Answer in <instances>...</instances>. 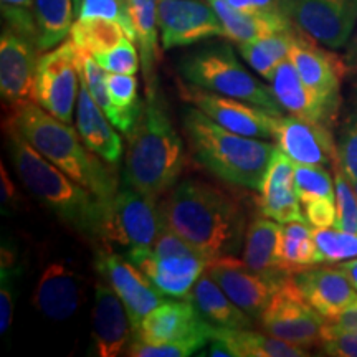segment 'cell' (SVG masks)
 Instances as JSON below:
<instances>
[{
    "label": "cell",
    "mask_w": 357,
    "mask_h": 357,
    "mask_svg": "<svg viewBox=\"0 0 357 357\" xmlns=\"http://www.w3.org/2000/svg\"><path fill=\"white\" fill-rule=\"evenodd\" d=\"M79 93L77 101L75 124L77 131L88 149L96 153L106 162L118 166L123 158V141L114 131L113 123L91 96L86 83L79 78Z\"/></svg>",
    "instance_id": "obj_25"
},
{
    "label": "cell",
    "mask_w": 357,
    "mask_h": 357,
    "mask_svg": "<svg viewBox=\"0 0 357 357\" xmlns=\"http://www.w3.org/2000/svg\"><path fill=\"white\" fill-rule=\"evenodd\" d=\"M187 300L195 306L207 323L215 328L252 329L255 326V319L236 306L207 271L194 284Z\"/></svg>",
    "instance_id": "obj_28"
},
{
    "label": "cell",
    "mask_w": 357,
    "mask_h": 357,
    "mask_svg": "<svg viewBox=\"0 0 357 357\" xmlns=\"http://www.w3.org/2000/svg\"><path fill=\"white\" fill-rule=\"evenodd\" d=\"M288 17L314 42L339 50L356 32L357 0H288Z\"/></svg>",
    "instance_id": "obj_10"
},
{
    "label": "cell",
    "mask_w": 357,
    "mask_h": 357,
    "mask_svg": "<svg viewBox=\"0 0 357 357\" xmlns=\"http://www.w3.org/2000/svg\"><path fill=\"white\" fill-rule=\"evenodd\" d=\"M316 255L318 248H316L314 235L306 220L281 223L278 260L283 270H287L288 273H296L307 266L316 265Z\"/></svg>",
    "instance_id": "obj_31"
},
{
    "label": "cell",
    "mask_w": 357,
    "mask_h": 357,
    "mask_svg": "<svg viewBox=\"0 0 357 357\" xmlns=\"http://www.w3.org/2000/svg\"><path fill=\"white\" fill-rule=\"evenodd\" d=\"M305 207L306 222L314 229L334 227L336 222V202L331 200H312L303 205Z\"/></svg>",
    "instance_id": "obj_47"
},
{
    "label": "cell",
    "mask_w": 357,
    "mask_h": 357,
    "mask_svg": "<svg viewBox=\"0 0 357 357\" xmlns=\"http://www.w3.org/2000/svg\"><path fill=\"white\" fill-rule=\"evenodd\" d=\"M341 123L337 131L339 164L351 182L357 181V82L352 84L351 95L342 109Z\"/></svg>",
    "instance_id": "obj_36"
},
{
    "label": "cell",
    "mask_w": 357,
    "mask_h": 357,
    "mask_svg": "<svg viewBox=\"0 0 357 357\" xmlns=\"http://www.w3.org/2000/svg\"><path fill=\"white\" fill-rule=\"evenodd\" d=\"M294 160L276 147L260 187L258 207L268 218L278 223L306 220L301 212V200L298 197L294 182Z\"/></svg>",
    "instance_id": "obj_21"
},
{
    "label": "cell",
    "mask_w": 357,
    "mask_h": 357,
    "mask_svg": "<svg viewBox=\"0 0 357 357\" xmlns=\"http://www.w3.org/2000/svg\"><path fill=\"white\" fill-rule=\"evenodd\" d=\"M319 347L328 356L357 357V334L339 329L326 321L324 337Z\"/></svg>",
    "instance_id": "obj_46"
},
{
    "label": "cell",
    "mask_w": 357,
    "mask_h": 357,
    "mask_svg": "<svg viewBox=\"0 0 357 357\" xmlns=\"http://www.w3.org/2000/svg\"><path fill=\"white\" fill-rule=\"evenodd\" d=\"M159 33L164 50L225 37L211 3L200 0H159Z\"/></svg>",
    "instance_id": "obj_14"
},
{
    "label": "cell",
    "mask_w": 357,
    "mask_h": 357,
    "mask_svg": "<svg viewBox=\"0 0 357 357\" xmlns=\"http://www.w3.org/2000/svg\"><path fill=\"white\" fill-rule=\"evenodd\" d=\"M337 266L344 271L346 276L352 283V287L357 289V258H351V260L341 261Z\"/></svg>",
    "instance_id": "obj_51"
},
{
    "label": "cell",
    "mask_w": 357,
    "mask_h": 357,
    "mask_svg": "<svg viewBox=\"0 0 357 357\" xmlns=\"http://www.w3.org/2000/svg\"><path fill=\"white\" fill-rule=\"evenodd\" d=\"M20 270L15 266V253L2 245V266H0V333L6 336L13 319V300H15V281Z\"/></svg>",
    "instance_id": "obj_43"
},
{
    "label": "cell",
    "mask_w": 357,
    "mask_h": 357,
    "mask_svg": "<svg viewBox=\"0 0 357 357\" xmlns=\"http://www.w3.org/2000/svg\"><path fill=\"white\" fill-rule=\"evenodd\" d=\"M289 58L296 66L303 83L329 108L341 113V84L349 71L344 58H339L331 48L314 42L301 30L294 38Z\"/></svg>",
    "instance_id": "obj_11"
},
{
    "label": "cell",
    "mask_w": 357,
    "mask_h": 357,
    "mask_svg": "<svg viewBox=\"0 0 357 357\" xmlns=\"http://www.w3.org/2000/svg\"><path fill=\"white\" fill-rule=\"evenodd\" d=\"M7 131L8 154L22 184L70 229L98 240L105 204L45 159L12 124Z\"/></svg>",
    "instance_id": "obj_4"
},
{
    "label": "cell",
    "mask_w": 357,
    "mask_h": 357,
    "mask_svg": "<svg viewBox=\"0 0 357 357\" xmlns=\"http://www.w3.org/2000/svg\"><path fill=\"white\" fill-rule=\"evenodd\" d=\"M79 83L77 45L71 38L38 58L35 101L66 124L73 123Z\"/></svg>",
    "instance_id": "obj_9"
},
{
    "label": "cell",
    "mask_w": 357,
    "mask_h": 357,
    "mask_svg": "<svg viewBox=\"0 0 357 357\" xmlns=\"http://www.w3.org/2000/svg\"><path fill=\"white\" fill-rule=\"evenodd\" d=\"M213 333H215V326L211 331L194 334V336L181 339V341L159 342V344L132 339L129 342L126 354L131 357H187L197 354V351L207 347L208 342L212 341Z\"/></svg>",
    "instance_id": "obj_37"
},
{
    "label": "cell",
    "mask_w": 357,
    "mask_h": 357,
    "mask_svg": "<svg viewBox=\"0 0 357 357\" xmlns=\"http://www.w3.org/2000/svg\"><path fill=\"white\" fill-rule=\"evenodd\" d=\"M213 326L207 323L189 300L164 301L142 319L139 331L132 339L144 342L181 341L194 334L211 331Z\"/></svg>",
    "instance_id": "obj_24"
},
{
    "label": "cell",
    "mask_w": 357,
    "mask_h": 357,
    "mask_svg": "<svg viewBox=\"0 0 357 357\" xmlns=\"http://www.w3.org/2000/svg\"><path fill=\"white\" fill-rule=\"evenodd\" d=\"M276 144L294 164L334 167L339 164L337 141L333 128L298 116H281L275 132Z\"/></svg>",
    "instance_id": "obj_17"
},
{
    "label": "cell",
    "mask_w": 357,
    "mask_h": 357,
    "mask_svg": "<svg viewBox=\"0 0 357 357\" xmlns=\"http://www.w3.org/2000/svg\"><path fill=\"white\" fill-rule=\"evenodd\" d=\"M17 200H19V194H17L15 184L8 177L6 164L2 160L0 162V204H2V213H8L12 208H15Z\"/></svg>",
    "instance_id": "obj_49"
},
{
    "label": "cell",
    "mask_w": 357,
    "mask_h": 357,
    "mask_svg": "<svg viewBox=\"0 0 357 357\" xmlns=\"http://www.w3.org/2000/svg\"><path fill=\"white\" fill-rule=\"evenodd\" d=\"M83 278L61 261L48 263L32 293V305L53 321L75 314L82 301Z\"/></svg>",
    "instance_id": "obj_22"
},
{
    "label": "cell",
    "mask_w": 357,
    "mask_h": 357,
    "mask_svg": "<svg viewBox=\"0 0 357 357\" xmlns=\"http://www.w3.org/2000/svg\"><path fill=\"white\" fill-rule=\"evenodd\" d=\"M77 63H78V73L79 78L86 83V86L91 93V96L95 98V101L100 105V108L105 111L106 116L109 118V121L113 123V126L118 129L119 132H123L124 136H131L134 131V124L119 111L111 101L109 93H108V71L95 60V56L91 53L82 50L77 47Z\"/></svg>",
    "instance_id": "obj_34"
},
{
    "label": "cell",
    "mask_w": 357,
    "mask_h": 357,
    "mask_svg": "<svg viewBox=\"0 0 357 357\" xmlns=\"http://www.w3.org/2000/svg\"><path fill=\"white\" fill-rule=\"evenodd\" d=\"M126 37L121 25L105 19H77L70 32L73 43L91 55L109 50Z\"/></svg>",
    "instance_id": "obj_35"
},
{
    "label": "cell",
    "mask_w": 357,
    "mask_h": 357,
    "mask_svg": "<svg viewBox=\"0 0 357 357\" xmlns=\"http://www.w3.org/2000/svg\"><path fill=\"white\" fill-rule=\"evenodd\" d=\"M227 3L242 12L284 13V15H288V0H227Z\"/></svg>",
    "instance_id": "obj_48"
},
{
    "label": "cell",
    "mask_w": 357,
    "mask_h": 357,
    "mask_svg": "<svg viewBox=\"0 0 357 357\" xmlns=\"http://www.w3.org/2000/svg\"><path fill=\"white\" fill-rule=\"evenodd\" d=\"M136 42L126 37L121 40L116 47L109 50L95 53V60L105 68L108 73H121V75H136L141 66L139 53H137Z\"/></svg>",
    "instance_id": "obj_45"
},
{
    "label": "cell",
    "mask_w": 357,
    "mask_h": 357,
    "mask_svg": "<svg viewBox=\"0 0 357 357\" xmlns=\"http://www.w3.org/2000/svg\"><path fill=\"white\" fill-rule=\"evenodd\" d=\"M2 19L8 29L37 45L38 29L35 19L33 0H0Z\"/></svg>",
    "instance_id": "obj_44"
},
{
    "label": "cell",
    "mask_w": 357,
    "mask_h": 357,
    "mask_svg": "<svg viewBox=\"0 0 357 357\" xmlns=\"http://www.w3.org/2000/svg\"><path fill=\"white\" fill-rule=\"evenodd\" d=\"M223 25L225 38L235 43L255 42L268 35L294 29L293 20L284 13L242 12L227 3V0H207Z\"/></svg>",
    "instance_id": "obj_27"
},
{
    "label": "cell",
    "mask_w": 357,
    "mask_h": 357,
    "mask_svg": "<svg viewBox=\"0 0 357 357\" xmlns=\"http://www.w3.org/2000/svg\"><path fill=\"white\" fill-rule=\"evenodd\" d=\"M160 220L208 260L236 255L245 242V212L231 195L208 182H177L159 204Z\"/></svg>",
    "instance_id": "obj_1"
},
{
    "label": "cell",
    "mask_w": 357,
    "mask_h": 357,
    "mask_svg": "<svg viewBox=\"0 0 357 357\" xmlns=\"http://www.w3.org/2000/svg\"><path fill=\"white\" fill-rule=\"evenodd\" d=\"M95 270L121 298L131 319L134 336L139 331L142 319L164 303V294H160L131 261L123 260L121 255L111 252L108 247L96 252Z\"/></svg>",
    "instance_id": "obj_13"
},
{
    "label": "cell",
    "mask_w": 357,
    "mask_h": 357,
    "mask_svg": "<svg viewBox=\"0 0 357 357\" xmlns=\"http://www.w3.org/2000/svg\"><path fill=\"white\" fill-rule=\"evenodd\" d=\"M178 71L190 86L247 101L268 113L283 116L284 109L270 86L245 68L229 43L208 45L187 53L178 63Z\"/></svg>",
    "instance_id": "obj_6"
},
{
    "label": "cell",
    "mask_w": 357,
    "mask_h": 357,
    "mask_svg": "<svg viewBox=\"0 0 357 357\" xmlns=\"http://www.w3.org/2000/svg\"><path fill=\"white\" fill-rule=\"evenodd\" d=\"M158 200L149 199L131 185L119 187L116 195L105 204L98 240L109 247L124 248H153L158 238L160 220Z\"/></svg>",
    "instance_id": "obj_7"
},
{
    "label": "cell",
    "mask_w": 357,
    "mask_h": 357,
    "mask_svg": "<svg viewBox=\"0 0 357 357\" xmlns=\"http://www.w3.org/2000/svg\"><path fill=\"white\" fill-rule=\"evenodd\" d=\"M158 3L159 0H129L134 29H136V45L139 47L146 96H153L159 91L158 61L160 33Z\"/></svg>",
    "instance_id": "obj_29"
},
{
    "label": "cell",
    "mask_w": 357,
    "mask_h": 357,
    "mask_svg": "<svg viewBox=\"0 0 357 357\" xmlns=\"http://www.w3.org/2000/svg\"><path fill=\"white\" fill-rule=\"evenodd\" d=\"M328 323L336 326L339 329H346V331L357 334V303L347 307L344 312H341L337 318L328 321Z\"/></svg>",
    "instance_id": "obj_50"
},
{
    "label": "cell",
    "mask_w": 357,
    "mask_h": 357,
    "mask_svg": "<svg viewBox=\"0 0 357 357\" xmlns=\"http://www.w3.org/2000/svg\"><path fill=\"white\" fill-rule=\"evenodd\" d=\"M293 280L307 305L326 321L357 303V289L339 266H307L293 273Z\"/></svg>",
    "instance_id": "obj_20"
},
{
    "label": "cell",
    "mask_w": 357,
    "mask_h": 357,
    "mask_svg": "<svg viewBox=\"0 0 357 357\" xmlns=\"http://www.w3.org/2000/svg\"><path fill=\"white\" fill-rule=\"evenodd\" d=\"M215 334L230 346L234 357H306L305 347L252 329L215 328Z\"/></svg>",
    "instance_id": "obj_30"
},
{
    "label": "cell",
    "mask_w": 357,
    "mask_h": 357,
    "mask_svg": "<svg viewBox=\"0 0 357 357\" xmlns=\"http://www.w3.org/2000/svg\"><path fill=\"white\" fill-rule=\"evenodd\" d=\"M268 82H270V89L276 101L287 113L307 119V121L323 123L329 128H334V124L337 123L339 113L329 108L303 83L300 73L289 56L276 66Z\"/></svg>",
    "instance_id": "obj_23"
},
{
    "label": "cell",
    "mask_w": 357,
    "mask_h": 357,
    "mask_svg": "<svg viewBox=\"0 0 357 357\" xmlns=\"http://www.w3.org/2000/svg\"><path fill=\"white\" fill-rule=\"evenodd\" d=\"M294 182H296L298 197L301 200V205L312 202V200L336 202L334 176H331L326 167L296 164L294 166Z\"/></svg>",
    "instance_id": "obj_39"
},
{
    "label": "cell",
    "mask_w": 357,
    "mask_h": 357,
    "mask_svg": "<svg viewBox=\"0 0 357 357\" xmlns=\"http://www.w3.org/2000/svg\"><path fill=\"white\" fill-rule=\"evenodd\" d=\"M316 248V265L318 263H341L351 258H357V234L339 230L334 227L326 229H314Z\"/></svg>",
    "instance_id": "obj_38"
},
{
    "label": "cell",
    "mask_w": 357,
    "mask_h": 357,
    "mask_svg": "<svg viewBox=\"0 0 357 357\" xmlns=\"http://www.w3.org/2000/svg\"><path fill=\"white\" fill-rule=\"evenodd\" d=\"M258 323L265 333L305 349L319 347L326 329V319L307 305L293 275L273 293Z\"/></svg>",
    "instance_id": "obj_8"
},
{
    "label": "cell",
    "mask_w": 357,
    "mask_h": 357,
    "mask_svg": "<svg viewBox=\"0 0 357 357\" xmlns=\"http://www.w3.org/2000/svg\"><path fill=\"white\" fill-rule=\"evenodd\" d=\"M75 17L113 20L123 26L132 42H136V29L129 0H75Z\"/></svg>",
    "instance_id": "obj_40"
},
{
    "label": "cell",
    "mask_w": 357,
    "mask_h": 357,
    "mask_svg": "<svg viewBox=\"0 0 357 357\" xmlns=\"http://www.w3.org/2000/svg\"><path fill=\"white\" fill-rule=\"evenodd\" d=\"M185 147L159 91L146 96V108L128 136L124 181L132 189L158 200L178 182L185 167Z\"/></svg>",
    "instance_id": "obj_3"
},
{
    "label": "cell",
    "mask_w": 357,
    "mask_h": 357,
    "mask_svg": "<svg viewBox=\"0 0 357 357\" xmlns=\"http://www.w3.org/2000/svg\"><path fill=\"white\" fill-rule=\"evenodd\" d=\"M205 271L236 306L248 312L255 321L260 318L270 298L278 289L235 255L213 258Z\"/></svg>",
    "instance_id": "obj_19"
},
{
    "label": "cell",
    "mask_w": 357,
    "mask_h": 357,
    "mask_svg": "<svg viewBox=\"0 0 357 357\" xmlns=\"http://www.w3.org/2000/svg\"><path fill=\"white\" fill-rule=\"evenodd\" d=\"M38 47L20 33L3 26L0 37V95L13 111L35 101Z\"/></svg>",
    "instance_id": "obj_16"
},
{
    "label": "cell",
    "mask_w": 357,
    "mask_h": 357,
    "mask_svg": "<svg viewBox=\"0 0 357 357\" xmlns=\"http://www.w3.org/2000/svg\"><path fill=\"white\" fill-rule=\"evenodd\" d=\"M298 32H300V29L294 26L291 30L268 35V37L255 40V42L236 45H238L240 55L250 65V68L255 70L260 77L270 79L276 66L289 56Z\"/></svg>",
    "instance_id": "obj_33"
},
{
    "label": "cell",
    "mask_w": 357,
    "mask_h": 357,
    "mask_svg": "<svg viewBox=\"0 0 357 357\" xmlns=\"http://www.w3.org/2000/svg\"><path fill=\"white\" fill-rule=\"evenodd\" d=\"M334 187H336V222L339 230L357 234V194L354 184L342 171L341 164L333 167Z\"/></svg>",
    "instance_id": "obj_42"
},
{
    "label": "cell",
    "mask_w": 357,
    "mask_h": 357,
    "mask_svg": "<svg viewBox=\"0 0 357 357\" xmlns=\"http://www.w3.org/2000/svg\"><path fill=\"white\" fill-rule=\"evenodd\" d=\"M278 235L280 223L261 213L260 217L253 218L252 223L247 227V235H245L243 242V261L257 275L273 283L276 288L288 276L293 275L283 270L280 265Z\"/></svg>",
    "instance_id": "obj_26"
},
{
    "label": "cell",
    "mask_w": 357,
    "mask_h": 357,
    "mask_svg": "<svg viewBox=\"0 0 357 357\" xmlns=\"http://www.w3.org/2000/svg\"><path fill=\"white\" fill-rule=\"evenodd\" d=\"M182 98L190 101L195 108L213 119L231 132L242 136L257 137V139H271L275 137L276 124L281 116H275L268 111L250 105L247 101L222 96L217 93L200 89L197 86H182Z\"/></svg>",
    "instance_id": "obj_12"
},
{
    "label": "cell",
    "mask_w": 357,
    "mask_h": 357,
    "mask_svg": "<svg viewBox=\"0 0 357 357\" xmlns=\"http://www.w3.org/2000/svg\"><path fill=\"white\" fill-rule=\"evenodd\" d=\"M40 52H48L65 42L73 26L75 0H33Z\"/></svg>",
    "instance_id": "obj_32"
},
{
    "label": "cell",
    "mask_w": 357,
    "mask_h": 357,
    "mask_svg": "<svg viewBox=\"0 0 357 357\" xmlns=\"http://www.w3.org/2000/svg\"><path fill=\"white\" fill-rule=\"evenodd\" d=\"M194 158L227 184L260 190L278 144L231 132L199 108H187L182 118Z\"/></svg>",
    "instance_id": "obj_5"
},
{
    "label": "cell",
    "mask_w": 357,
    "mask_h": 357,
    "mask_svg": "<svg viewBox=\"0 0 357 357\" xmlns=\"http://www.w3.org/2000/svg\"><path fill=\"white\" fill-rule=\"evenodd\" d=\"M106 82H108V93L113 105L136 126L146 108V101H142L137 95L136 77L134 75L108 73Z\"/></svg>",
    "instance_id": "obj_41"
},
{
    "label": "cell",
    "mask_w": 357,
    "mask_h": 357,
    "mask_svg": "<svg viewBox=\"0 0 357 357\" xmlns=\"http://www.w3.org/2000/svg\"><path fill=\"white\" fill-rule=\"evenodd\" d=\"M344 61L347 63V66H349V70H357V26H356L354 35H352L349 47H347Z\"/></svg>",
    "instance_id": "obj_52"
},
{
    "label": "cell",
    "mask_w": 357,
    "mask_h": 357,
    "mask_svg": "<svg viewBox=\"0 0 357 357\" xmlns=\"http://www.w3.org/2000/svg\"><path fill=\"white\" fill-rule=\"evenodd\" d=\"M8 124H12L45 159L55 164L84 189L93 192L102 204L109 202L119 190L116 166L88 149L71 124L56 119L38 102L32 101L10 111Z\"/></svg>",
    "instance_id": "obj_2"
},
{
    "label": "cell",
    "mask_w": 357,
    "mask_h": 357,
    "mask_svg": "<svg viewBox=\"0 0 357 357\" xmlns=\"http://www.w3.org/2000/svg\"><path fill=\"white\" fill-rule=\"evenodd\" d=\"M124 258L131 261L160 294L177 300H187L194 284L211 263L199 252L159 257L153 248L129 250Z\"/></svg>",
    "instance_id": "obj_15"
},
{
    "label": "cell",
    "mask_w": 357,
    "mask_h": 357,
    "mask_svg": "<svg viewBox=\"0 0 357 357\" xmlns=\"http://www.w3.org/2000/svg\"><path fill=\"white\" fill-rule=\"evenodd\" d=\"M91 337L93 352L100 357L121 356L132 341V326L126 307L106 280L95 283Z\"/></svg>",
    "instance_id": "obj_18"
}]
</instances>
